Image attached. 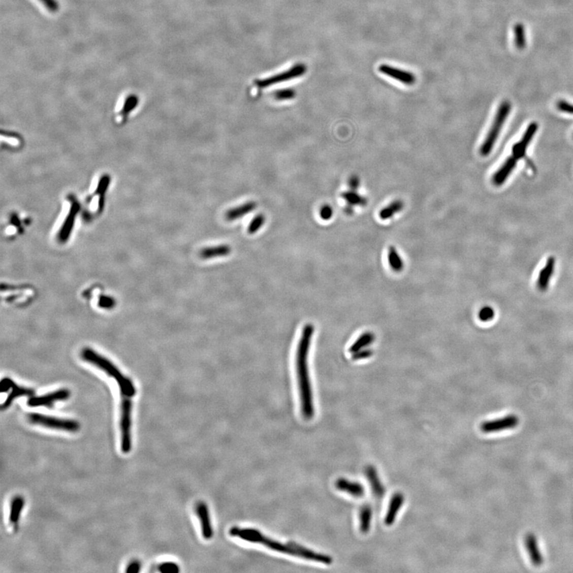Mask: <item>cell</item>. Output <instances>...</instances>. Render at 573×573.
<instances>
[{
    "label": "cell",
    "mask_w": 573,
    "mask_h": 573,
    "mask_svg": "<svg viewBox=\"0 0 573 573\" xmlns=\"http://www.w3.org/2000/svg\"><path fill=\"white\" fill-rule=\"evenodd\" d=\"M140 567H141V565H140V563L139 562L138 560H134V561L131 562L130 564L128 565L127 569H126V572H139V571H140Z\"/></svg>",
    "instance_id": "obj_38"
},
{
    "label": "cell",
    "mask_w": 573,
    "mask_h": 573,
    "mask_svg": "<svg viewBox=\"0 0 573 573\" xmlns=\"http://www.w3.org/2000/svg\"><path fill=\"white\" fill-rule=\"evenodd\" d=\"M230 536L251 543L263 545L265 547L279 553L292 555L295 557H301L306 560L324 564H331L333 562L332 558L327 555L316 553L297 544L296 542H289L288 544H283L281 542H278L277 540L269 538L258 529H252V528L232 527L230 530Z\"/></svg>",
    "instance_id": "obj_2"
},
{
    "label": "cell",
    "mask_w": 573,
    "mask_h": 573,
    "mask_svg": "<svg viewBox=\"0 0 573 573\" xmlns=\"http://www.w3.org/2000/svg\"><path fill=\"white\" fill-rule=\"evenodd\" d=\"M10 389L11 390V393H10L8 398L6 399L5 402L2 404L3 408L9 407L11 403H12V401H13L15 399L18 398V397H25V396L32 397V396L34 395L33 390L26 389V388L19 387V386H16V385L14 383V381Z\"/></svg>",
    "instance_id": "obj_21"
},
{
    "label": "cell",
    "mask_w": 573,
    "mask_h": 573,
    "mask_svg": "<svg viewBox=\"0 0 573 573\" xmlns=\"http://www.w3.org/2000/svg\"><path fill=\"white\" fill-rule=\"evenodd\" d=\"M403 208H404V204L401 201H394V202H392L390 206H386L383 210H380V213H379L380 218L382 220L391 218L393 215L401 211Z\"/></svg>",
    "instance_id": "obj_26"
},
{
    "label": "cell",
    "mask_w": 573,
    "mask_h": 573,
    "mask_svg": "<svg viewBox=\"0 0 573 573\" xmlns=\"http://www.w3.org/2000/svg\"><path fill=\"white\" fill-rule=\"evenodd\" d=\"M81 357L85 362L97 366L109 376L113 377L117 382L122 397L132 398L134 397L136 394V388L133 381L128 377H124V375L119 371V369L112 362L89 348L83 349Z\"/></svg>",
    "instance_id": "obj_3"
},
{
    "label": "cell",
    "mask_w": 573,
    "mask_h": 573,
    "mask_svg": "<svg viewBox=\"0 0 573 573\" xmlns=\"http://www.w3.org/2000/svg\"><path fill=\"white\" fill-rule=\"evenodd\" d=\"M231 248L227 244H220L217 246L206 247L201 250L200 258L203 260L224 258L231 253Z\"/></svg>",
    "instance_id": "obj_18"
},
{
    "label": "cell",
    "mask_w": 573,
    "mask_h": 573,
    "mask_svg": "<svg viewBox=\"0 0 573 573\" xmlns=\"http://www.w3.org/2000/svg\"><path fill=\"white\" fill-rule=\"evenodd\" d=\"M511 109V103H509L508 101H504L503 103H501V105L498 108L496 116L494 118V123L491 126V129L489 131L485 141L483 143L481 149H480V154L483 156H487L492 151L494 143L498 140L501 127L503 126L505 119L509 116Z\"/></svg>",
    "instance_id": "obj_4"
},
{
    "label": "cell",
    "mask_w": 573,
    "mask_h": 573,
    "mask_svg": "<svg viewBox=\"0 0 573 573\" xmlns=\"http://www.w3.org/2000/svg\"><path fill=\"white\" fill-rule=\"evenodd\" d=\"M378 70L380 73L384 74V75L388 76L390 78H393V79L396 80L399 82L402 83L404 85H409L410 86V85L415 84V75L410 72L404 71L401 69L396 68V67L386 64L379 66Z\"/></svg>",
    "instance_id": "obj_10"
},
{
    "label": "cell",
    "mask_w": 573,
    "mask_h": 573,
    "mask_svg": "<svg viewBox=\"0 0 573 573\" xmlns=\"http://www.w3.org/2000/svg\"><path fill=\"white\" fill-rule=\"evenodd\" d=\"M372 517H373V512L370 505H363L359 513L360 530L362 533H366L369 532L371 525Z\"/></svg>",
    "instance_id": "obj_24"
},
{
    "label": "cell",
    "mask_w": 573,
    "mask_h": 573,
    "mask_svg": "<svg viewBox=\"0 0 573 573\" xmlns=\"http://www.w3.org/2000/svg\"><path fill=\"white\" fill-rule=\"evenodd\" d=\"M555 267H556V259L551 257L547 260L546 265L539 273L537 278V288L539 290L545 292L549 289V283L555 272Z\"/></svg>",
    "instance_id": "obj_13"
},
{
    "label": "cell",
    "mask_w": 573,
    "mask_h": 573,
    "mask_svg": "<svg viewBox=\"0 0 573 573\" xmlns=\"http://www.w3.org/2000/svg\"><path fill=\"white\" fill-rule=\"evenodd\" d=\"M115 301L109 296H101L99 300L100 307L104 308H111L114 306Z\"/></svg>",
    "instance_id": "obj_35"
},
{
    "label": "cell",
    "mask_w": 573,
    "mask_h": 573,
    "mask_svg": "<svg viewBox=\"0 0 573 573\" xmlns=\"http://www.w3.org/2000/svg\"><path fill=\"white\" fill-rule=\"evenodd\" d=\"M515 43H516L517 46L518 48L524 47L525 43V33H524L523 27L521 25H518L515 27Z\"/></svg>",
    "instance_id": "obj_31"
},
{
    "label": "cell",
    "mask_w": 573,
    "mask_h": 573,
    "mask_svg": "<svg viewBox=\"0 0 573 573\" xmlns=\"http://www.w3.org/2000/svg\"><path fill=\"white\" fill-rule=\"evenodd\" d=\"M366 474L368 481L370 483V485H371L372 491H373L374 496L378 499L383 498L385 494L384 486L382 485L381 483H380L377 470H375L374 467H372V466H369V467H366Z\"/></svg>",
    "instance_id": "obj_19"
},
{
    "label": "cell",
    "mask_w": 573,
    "mask_h": 573,
    "mask_svg": "<svg viewBox=\"0 0 573 573\" xmlns=\"http://www.w3.org/2000/svg\"><path fill=\"white\" fill-rule=\"evenodd\" d=\"M70 393L68 390H57L43 396H32L28 399L27 404L29 407H47L52 408L53 404L57 401H66L70 397Z\"/></svg>",
    "instance_id": "obj_7"
},
{
    "label": "cell",
    "mask_w": 573,
    "mask_h": 573,
    "mask_svg": "<svg viewBox=\"0 0 573 573\" xmlns=\"http://www.w3.org/2000/svg\"><path fill=\"white\" fill-rule=\"evenodd\" d=\"M27 419L30 424L40 425L50 429L69 432H76L80 429L79 423L74 420L62 419V418L50 417L41 413H29Z\"/></svg>",
    "instance_id": "obj_5"
},
{
    "label": "cell",
    "mask_w": 573,
    "mask_h": 573,
    "mask_svg": "<svg viewBox=\"0 0 573 573\" xmlns=\"http://www.w3.org/2000/svg\"><path fill=\"white\" fill-rule=\"evenodd\" d=\"M256 208H257L256 202H246L241 206L233 208L231 210H228L226 214V219L228 220H235L241 218V217H244V215L253 211Z\"/></svg>",
    "instance_id": "obj_20"
},
{
    "label": "cell",
    "mask_w": 573,
    "mask_h": 573,
    "mask_svg": "<svg viewBox=\"0 0 573 573\" xmlns=\"http://www.w3.org/2000/svg\"><path fill=\"white\" fill-rule=\"evenodd\" d=\"M404 497L401 493H397L393 495L388 507L387 513L385 518V524L388 526L393 525L397 518L400 509L404 504Z\"/></svg>",
    "instance_id": "obj_16"
},
{
    "label": "cell",
    "mask_w": 573,
    "mask_h": 573,
    "mask_svg": "<svg viewBox=\"0 0 573 573\" xmlns=\"http://www.w3.org/2000/svg\"><path fill=\"white\" fill-rule=\"evenodd\" d=\"M333 210L328 205L323 206L320 210V217L323 220H328L332 217Z\"/></svg>",
    "instance_id": "obj_34"
},
{
    "label": "cell",
    "mask_w": 573,
    "mask_h": 573,
    "mask_svg": "<svg viewBox=\"0 0 573 573\" xmlns=\"http://www.w3.org/2000/svg\"><path fill=\"white\" fill-rule=\"evenodd\" d=\"M495 313L494 310L491 307H483L481 310H480L479 313V319L482 322H489L494 319Z\"/></svg>",
    "instance_id": "obj_29"
},
{
    "label": "cell",
    "mask_w": 573,
    "mask_h": 573,
    "mask_svg": "<svg viewBox=\"0 0 573 573\" xmlns=\"http://www.w3.org/2000/svg\"><path fill=\"white\" fill-rule=\"evenodd\" d=\"M158 571L162 573H177L179 571V567L175 563L165 562L160 564Z\"/></svg>",
    "instance_id": "obj_32"
},
{
    "label": "cell",
    "mask_w": 573,
    "mask_h": 573,
    "mask_svg": "<svg viewBox=\"0 0 573 573\" xmlns=\"http://www.w3.org/2000/svg\"><path fill=\"white\" fill-rule=\"evenodd\" d=\"M295 97H296V91L292 88H284L283 90L277 91L275 94V98L278 101L293 99Z\"/></svg>",
    "instance_id": "obj_30"
},
{
    "label": "cell",
    "mask_w": 573,
    "mask_h": 573,
    "mask_svg": "<svg viewBox=\"0 0 573 573\" xmlns=\"http://www.w3.org/2000/svg\"><path fill=\"white\" fill-rule=\"evenodd\" d=\"M314 333V325L305 324L302 330L296 349V368L300 406L302 415L306 420L312 419L314 415V399L308 365L309 352Z\"/></svg>",
    "instance_id": "obj_1"
},
{
    "label": "cell",
    "mask_w": 573,
    "mask_h": 573,
    "mask_svg": "<svg viewBox=\"0 0 573 573\" xmlns=\"http://www.w3.org/2000/svg\"><path fill=\"white\" fill-rule=\"evenodd\" d=\"M132 398L122 397L120 405V432H121V450L123 453H129L132 449Z\"/></svg>",
    "instance_id": "obj_6"
},
{
    "label": "cell",
    "mask_w": 573,
    "mask_h": 573,
    "mask_svg": "<svg viewBox=\"0 0 573 573\" xmlns=\"http://www.w3.org/2000/svg\"><path fill=\"white\" fill-rule=\"evenodd\" d=\"M359 184H360V181H359V178H358V177H351V179L349 180V187L352 189V190H355V189H358V186H359Z\"/></svg>",
    "instance_id": "obj_39"
},
{
    "label": "cell",
    "mask_w": 573,
    "mask_h": 573,
    "mask_svg": "<svg viewBox=\"0 0 573 573\" xmlns=\"http://www.w3.org/2000/svg\"><path fill=\"white\" fill-rule=\"evenodd\" d=\"M517 160L515 157H510L507 158L505 164L501 166V168L494 174L493 177V182L497 186H500L506 181L507 178L511 175L516 167Z\"/></svg>",
    "instance_id": "obj_17"
},
{
    "label": "cell",
    "mask_w": 573,
    "mask_h": 573,
    "mask_svg": "<svg viewBox=\"0 0 573 573\" xmlns=\"http://www.w3.org/2000/svg\"><path fill=\"white\" fill-rule=\"evenodd\" d=\"M525 548L527 549L531 562L533 565L540 566L544 562V558L539 549L536 536L533 533H527L525 538Z\"/></svg>",
    "instance_id": "obj_14"
},
{
    "label": "cell",
    "mask_w": 573,
    "mask_h": 573,
    "mask_svg": "<svg viewBox=\"0 0 573 573\" xmlns=\"http://www.w3.org/2000/svg\"><path fill=\"white\" fill-rule=\"evenodd\" d=\"M374 334H373V333H364V334H362V335L354 342L353 345H351V347H349V353L354 355V354L357 353L358 351L366 349L369 345H371L372 342L374 341Z\"/></svg>",
    "instance_id": "obj_23"
},
{
    "label": "cell",
    "mask_w": 573,
    "mask_h": 573,
    "mask_svg": "<svg viewBox=\"0 0 573 573\" xmlns=\"http://www.w3.org/2000/svg\"><path fill=\"white\" fill-rule=\"evenodd\" d=\"M195 513L200 521L202 536L206 540H210L213 536V530L210 520V512L205 501H200L196 504Z\"/></svg>",
    "instance_id": "obj_9"
},
{
    "label": "cell",
    "mask_w": 573,
    "mask_h": 573,
    "mask_svg": "<svg viewBox=\"0 0 573 573\" xmlns=\"http://www.w3.org/2000/svg\"><path fill=\"white\" fill-rule=\"evenodd\" d=\"M335 487L339 491L347 493L355 498H362L365 494V488L360 483L349 481L345 479H338L335 482Z\"/></svg>",
    "instance_id": "obj_15"
},
{
    "label": "cell",
    "mask_w": 573,
    "mask_h": 573,
    "mask_svg": "<svg viewBox=\"0 0 573 573\" xmlns=\"http://www.w3.org/2000/svg\"><path fill=\"white\" fill-rule=\"evenodd\" d=\"M265 222V217L264 214H258L252 219L248 227V233L249 234H254L259 231L260 229L264 226Z\"/></svg>",
    "instance_id": "obj_28"
},
{
    "label": "cell",
    "mask_w": 573,
    "mask_h": 573,
    "mask_svg": "<svg viewBox=\"0 0 573 573\" xmlns=\"http://www.w3.org/2000/svg\"><path fill=\"white\" fill-rule=\"evenodd\" d=\"M518 423L519 419L517 416L508 415L499 419L483 422L480 428L483 432L492 433V432H501L504 430L515 428L518 425Z\"/></svg>",
    "instance_id": "obj_8"
},
{
    "label": "cell",
    "mask_w": 573,
    "mask_h": 573,
    "mask_svg": "<svg viewBox=\"0 0 573 573\" xmlns=\"http://www.w3.org/2000/svg\"><path fill=\"white\" fill-rule=\"evenodd\" d=\"M537 129H538V125L535 122L529 125L521 141L518 142L513 147V156L515 157L518 160L525 157L526 149L531 140L533 138V136L536 134Z\"/></svg>",
    "instance_id": "obj_12"
},
{
    "label": "cell",
    "mask_w": 573,
    "mask_h": 573,
    "mask_svg": "<svg viewBox=\"0 0 573 573\" xmlns=\"http://www.w3.org/2000/svg\"><path fill=\"white\" fill-rule=\"evenodd\" d=\"M306 71V67L303 65H299L296 66L294 68L289 70V71L285 72L283 74H279V75L275 76V77H270L268 79L262 80L257 82V85L260 88H265V87L270 86V85H275L279 82L282 81H288V80L292 79L295 77H299V76L303 75Z\"/></svg>",
    "instance_id": "obj_11"
},
{
    "label": "cell",
    "mask_w": 573,
    "mask_h": 573,
    "mask_svg": "<svg viewBox=\"0 0 573 573\" xmlns=\"http://www.w3.org/2000/svg\"><path fill=\"white\" fill-rule=\"evenodd\" d=\"M342 199L348 202L351 206H366L367 200L364 197L357 194L355 191H346L342 195Z\"/></svg>",
    "instance_id": "obj_27"
},
{
    "label": "cell",
    "mask_w": 573,
    "mask_h": 573,
    "mask_svg": "<svg viewBox=\"0 0 573 573\" xmlns=\"http://www.w3.org/2000/svg\"><path fill=\"white\" fill-rule=\"evenodd\" d=\"M372 355H373V351H370V349H364L354 354L353 358L355 360H362V359H366V358L371 357Z\"/></svg>",
    "instance_id": "obj_37"
},
{
    "label": "cell",
    "mask_w": 573,
    "mask_h": 573,
    "mask_svg": "<svg viewBox=\"0 0 573 573\" xmlns=\"http://www.w3.org/2000/svg\"><path fill=\"white\" fill-rule=\"evenodd\" d=\"M24 506V499L21 496H15L11 500L10 506L9 521L11 525H16L20 519Z\"/></svg>",
    "instance_id": "obj_22"
},
{
    "label": "cell",
    "mask_w": 573,
    "mask_h": 573,
    "mask_svg": "<svg viewBox=\"0 0 573 573\" xmlns=\"http://www.w3.org/2000/svg\"><path fill=\"white\" fill-rule=\"evenodd\" d=\"M557 109L563 112L573 114V105L564 101H560L557 103Z\"/></svg>",
    "instance_id": "obj_36"
},
{
    "label": "cell",
    "mask_w": 573,
    "mask_h": 573,
    "mask_svg": "<svg viewBox=\"0 0 573 573\" xmlns=\"http://www.w3.org/2000/svg\"><path fill=\"white\" fill-rule=\"evenodd\" d=\"M388 261L392 270L400 272L404 268V261L394 247L391 246L388 251Z\"/></svg>",
    "instance_id": "obj_25"
},
{
    "label": "cell",
    "mask_w": 573,
    "mask_h": 573,
    "mask_svg": "<svg viewBox=\"0 0 573 573\" xmlns=\"http://www.w3.org/2000/svg\"><path fill=\"white\" fill-rule=\"evenodd\" d=\"M46 7L48 11L56 12L59 10V4L56 0H39Z\"/></svg>",
    "instance_id": "obj_33"
}]
</instances>
